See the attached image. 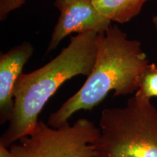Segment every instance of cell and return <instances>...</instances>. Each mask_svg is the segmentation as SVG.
Masks as SVG:
<instances>
[{
	"instance_id": "3",
	"label": "cell",
	"mask_w": 157,
	"mask_h": 157,
	"mask_svg": "<svg viewBox=\"0 0 157 157\" xmlns=\"http://www.w3.org/2000/svg\"><path fill=\"white\" fill-rule=\"evenodd\" d=\"M95 157H157V108L151 99L130 98L124 107L103 110Z\"/></svg>"
},
{
	"instance_id": "10",
	"label": "cell",
	"mask_w": 157,
	"mask_h": 157,
	"mask_svg": "<svg viewBox=\"0 0 157 157\" xmlns=\"http://www.w3.org/2000/svg\"><path fill=\"white\" fill-rule=\"evenodd\" d=\"M0 157H17L10 151L9 148L0 144Z\"/></svg>"
},
{
	"instance_id": "5",
	"label": "cell",
	"mask_w": 157,
	"mask_h": 157,
	"mask_svg": "<svg viewBox=\"0 0 157 157\" xmlns=\"http://www.w3.org/2000/svg\"><path fill=\"white\" fill-rule=\"evenodd\" d=\"M55 5L60 11V16L48 52L56 49L65 37L72 33H103L111 25L112 21L96 8L93 0H56Z\"/></svg>"
},
{
	"instance_id": "4",
	"label": "cell",
	"mask_w": 157,
	"mask_h": 157,
	"mask_svg": "<svg viewBox=\"0 0 157 157\" xmlns=\"http://www.w3.org/2000/svg\"><path fill=\"white\" fill-rule=\"evenodd\" d=\"M99 134L95 124L84 118L58 128L39 120L30 134L9 148L17 157H95L92 144Z\"/></svg>"
},
{
	"instance_id": "9",
	"label": "cell",
	"mask_w": 157,
	"mask_h": 157,
	"mask_svg": "<svg viewBox=\"0 0 157 157\" xmlns=\"http://www.w3.org/2000/svg\"><path fill=\"white\" fill-rule=\"evenodd\" d=\"M25 0H1L0 1V19L4 21L10 12L21 7Z\"/></svg>"
},
{
	"instance_id": "7",
	"label": "cell",
	"mask_w": 157,
	"mask_h": 157,
	"mask_svg": "<svg viewBox=\"0 0 157 157\" xmlns=\"http://www.w3.org/2000/svg\"><path fill=\"white\" fill-rule=\"evenodd\" d=\"M149 0H93L94 5L111 21L125 23L140 13Z\"/></svg>"
},
{
	"instance_id": "8",
	"label": "cell",
	"mask_w": 157,
	"mask_h": 157,
	"mask_svg": "<svg viewBox=\"0 0 157 157\" xmlns=\"http://www.w3.org/2000/svg\"><path fill=\"white\" fill-rule=\"evenodd\" d=\"M135 95L146 99L157 97V66L155 63H148L141 71Z\"/></svg>"
},
{
	"instance_id": "1",
	"label": "cell",
	"mask_w": 157,
	"mask_h": 157,
	"mask_svg": "<svg viewBox=\"0 0 157 157\" xmlns=\"http://www.w3.org/2000/svg\"><path fill=\"white\" fill-rule=\"evenodd\" d=\"M99 33L88 31L71 38L50 62L29 74H21L15 84L14 108L0 144L9 148L34 130L38 117L49 99L65 82L74 76H88L97 56Z\"/></svg>"
},
{
	"instance_id": "2",
	"label": "cell",
	"mask_w": 157,
	"mask_h": 157,
	"mask_svg": "<svg viewBox=\"0 0 157 157\" xmlns=\"http://www.w3.org/2000/svg\"><path fill=\"white\" fill-rule=\"evenodd\" d=\"M149 63L137 40H131L117 25L99 33L95 64L87 80L76 93L50 115L48 124L58 128L68 123L77 111H91L109 92L127 95L137 90V79Z\"/></svg>"
},
{
	"instance_id": "6",
	"label": "cell",
	"mask_w": 157,
	"mask_h": 157,
	"mask_svg": "<svg viewBox=\"0 0 157 157\" xmlns=\"http://www.w3.org/2000/svg\"><path fill=\"white\" fill-rule=\"evenodd\" d=\"M34 53L30 43L23 42L0 56V122L9 121L14 108L15 84L25 64Z\"/></svg>"
},
{
	"instance_id": "11",
	"label": "cell",
	"mask_w": 157,
	"mask_h": 157,
	"mask_svg": "<svg viewBox=\"0 0 157 157\" xmlns=\"http://www.w3.org/2000/svg\"><path fill=\"white\" fill-rule=\"evenodd\" d=\"M153 23H154V24L155 25V27H156V29L157 31V16L153 17Z\"/></svg>"
}]
</instances>
